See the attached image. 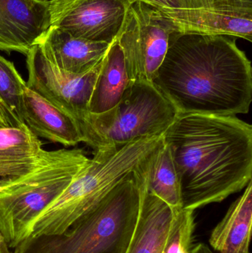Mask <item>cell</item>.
<instances>
[{
	"label": "cell",
	"mask_w": 252,
	"mask_h": 253,
	"mask_svg": "<svg viewBox=\"0 0 252 253\" xmlns=\"http://www.w3.org/2000/svg\"><path fill=\"white\" fill-rule=\"evenodd\" d=\"M137 0H50V25L76 38L113 42Z\"/></svg>",
	"instance_id": "cell-9"
},
{
	"label": "cell",
	"mask_w": 252,
	"mask_h": 253,
	"mask_svg": "<svg viewBox=\"0 0 252 253\" xmlns=\"http://www.w3.org/2000/svg\"><path fill=\"white\" fill-rule=\"evenodd\" d=\"M112 43L76 38L64 30L50 26L38 44L56 68L68 74L83 75L103 60Z\"/></svg>",
	"instance_id": "cell-12"
},
{
	"label": "cell",
	"mask_w": 252,
	"mask_h": 253,
	"mask_svg": "<svg viewBox=\"0 0 252 253\" xmlns=\"http://www.w3.org/2000/svg\"><path fill=\"white\" fill-rule=\"evenodd\" d=\"M191 253H213V252L207 245L200 243L195 245V246L192 247Z\"/></svg>",
	"instance_id": "cell-24"
},
{
	"label": "cell",
	"mask_w": 252,
	"mask_h": 253,
	"mask_svg": "<svg viewBox=\"0 0 252 253\" xmlns=\"http://www.w3.org/2000/svg\"><path fill=\"white\" fill-rule=\"evenodd\" d=\"M158 9L173 32L227 36L252 42V6Z\"/></svg>",
	"instance_id": "cell-10"
},
{
	"label": "cell",
	"mask_w": 252,
	"mask_h": 253,
	"mask_svg": "<svg viewBox=\"0 0 252 253\" xmlns=\"http://www.w3.org/2000/svg\"><path fill=\"white\" fill-rule=\"evenodd\" d=\"M207 7L216 6H252V0H203Z\"/></svg>",
	"instance_id": "cell-21"
},
{
	"label": "cell",
	"mask_w": 252,
	"mask_h": 253,
	"mask_svg": "<svg viewBox=\"0 0 252 253\" xmlns=\"http://www.w3.org/2000/svg\"><path fill=\"white\" fill-rule=\"evenodd\" d=\"M39 1H50V0H39Z\"/></svg>",
	"instance_id": "cell-26"
},
{
	"label": "cell",
	"mask_w": 252,
	"mask_h": 253,
	"mask_svg": "<svg viewBox=\"0 0 252 253\" xmlns=\"http://www.w3.org/2000/svg\"><path fill=\"white\" fill-rule=\"evenodd\" d=\"M47 152L26 126H0V190L31 173Z\"/></svg>",
	"instance_id": "cell-13"
},
{
	"label": "cell",
	"mask_w": 252,
	"mask_h": 253,
	"mask_svg": "<svg viewBox=\"0 0 252 253\" xmlns=\"http://www.w3.org/2000/svg\"><path fill=\"white\" fill-rule=\"evenodd\" d=\"M102 61L87 74L74 75L52 65L36 44L26 55L27 87L78 123L89 113V102Z\"/></svg>",
	"instance_id": "cell-8"
},
{
	"label": "cell",
	"mask_w": 252,
	"mask_h": 253,
	"mask_svg": "<svg viewBox=\"0 0 252 253\" xmlns=\"http://www.w3.org/2000/svg\"><path fill=\"white\" fill-rule=\"evenodd\" d=\"M194 211L175 210L174 218L162 253H191L195 229Z\"/></svg>",
	"instance_id": "cell-20"
},
{
	"label": "cell",
	"mask_w": 252,
	"mask_h": 253,
	"mask_svg": "<svg viewBox=\"0 0 252 253\" xmlns=\"http://www.w3.org/2000/svg\"><path fill=\"white\" fill-rule=\"evenodd\" d=\"M147 163L61 234L29 237L13 253H125L137 223Z\"/></svg>",
	"instance_id": "cell-3"
},
{
	"label": "cell",
	"mask_w": 252,
	"mask_h": 253,
	"mask_svg": "<svg viewBox=\"0 0 252 253\" xmlns=\"http://www.w3.org/2000/svg\"><path fill=\"white\" fill-rule=\"evenodd\" d=\"M13 117L0 103V126H20Z\"/></svg>",
	"instance_id": "cell-22"
},
{
	"label": "cell",
	"mask_w": 252,
	"mask_h": 253,
	"mask_svg": "<svg viewBox=\"0 0 252 253\" xmlns=\"http://www.w3.org/2000/svg\"><path fill=\"white\" fill-rule=\"evenodd\" d=\"M50 26L49 1L0 0V50L26 56Z\"/></svg>",
	"instance_id": "cell-11"
},
{
	"label": "cell",
	"mask_w": 252,
	"mask_h": 253,
	"mask_svg": "<svg viewBox=\"0 0 252 253\" xmlns=\"http://www.w3.org/2000/svg\"><path fill=\"white\" fill-rule=\"evenodd\" d=\"M173 33L156 7L140 1L130 5L117 37L130 83H152Z\"/></svg>",
	"instance_id": "cell-7"
},
{
	"label": "cell",
	"mask_w": 252,
	"mask_h": 253,
	"mask_svg": "<svg viewBox=\"0 0 252 253\" xmlns=\"http://www.w3.org/2000/svg\"><path fill=\"white\" fill-rule=\"evenodd\" d=\"M179 116L152 83H130L118 105L78 122L82 142L95 151L119 148L145 137L162 136Z\"/></svg>",
	"instance_id": "cell-6"
},
{
	"label": "cell",
	"mask_w": 252,
	"mask_h": 253,
	"mask_svg": "<svg viewBox=\"0 0 252 253\" xmlns=\"http://www.w3.org/2000/svg\"><path fill=\"white\" fill-rule=\"evenodd\" d=\"M26 82L22 79L13 62L0 55V103L21 126L22 96Z\"/></svg>",
	"instance_id": "cell-19"
},
{
	"label": "cell",
	"mask_w": 252,
	"mask_h": 253,
	"mask_svg": "<svg viewBox=\"0 0 252 253\" xmlns=\"http://www.w3.org/2000/svg\"><path fill=\"white\" fill-rule=\"evenodd\" d=\"M89 161L81 149L47 151L31 173L0 190V233L10 250L30 237L35 220Z\"/></svg>",
	"instance_id": "cell-5"
},
{
	"label": "cell",
	"mask_w": 252,
	"mask_h": 253,
	"mask_svg": "<svg viewBox=\"0 0 252 253\" xmlns=\"http://www.w3.org/2000/svg\"><path fill=\"white\" fill-rule=\"evenodd\" d=\"M22 120L36 136L65 147L82 142L76 120L37 93L25 87L22 96Z\"/></svg>",
	"instance_id": "cell-14"
},
{
	"label": "cell",
	"mask_w": 252,
	"mask_h": 253,
	"mask_svg": "<svg viewBox=\"0 0 252 253\" xmlns=\"http://www.w3.org/2000/svg\"><path fill=\"white\" fill-rule=\"evenodd\" d=\"M162 137L183 209L221 202L252 181V126L236 116L179 115Z\"/></svg>",
	"instance_id": "cell-2"
},
{
	"label": "cell",
	"mask_w": 252,
	"mask_h": 253,
	"mask_svg": "<svg viewBox=\"0 0 252 253\" xmlns=\"http://www.w3.org/2000/svg\"><path fill=\"white\" fill-rule=\"evenodd\" d=\"M130 84L124 55L116 38L102 61L89 102V113L103 114L116 106Z\"/></svg>",
	"instance_id": "cell-17"
},
{
	"label": "cell",
	"mask_w": 252,
	"mask_h": 253,
	"mask_svg": "<svg viewBox=\"0 0 252 253\" xmlns=\"http://www.w3.org/2000/svg\"><path fill=\"white\" fill-rule=\"evenodd\" d=\"M252 226V181L232 203L223 219L213 229L210 242L219 253H250Z\"/></svg>",
	"instance_id": "cell-16"
},
{
	"label": "cell",
	"mask_w": 252,
	"mask_h": 253,
	"mask_svg": "<svg viewBox=\"0 0 252 253\" xmlns=\"http://www.w3.org/2000/svg\"><path fill=\"white\" fill-rule=\"evenodd\" d=\"M146 189L173 209L182 208L179 178L170 149L164 141L148 162Z\"/></svg>",
	"instance_id": "cell-18"
},
{
	"label": "cell",
	"mask_w": 252,
	"mask_h": 253,
	"mask_svg": "<svg viewBox=\"0 0 252 253\" xmlns=\"http://www.w3.org/2000/svg\"><path fill=\"white\" fill-rule=\"evenodd\" d=\"M175 210L146 191L145 178L137 223L125 253H162Z\"/></svg>",
	"instance_id": "cell-15"
},
{
	"label": "cell",
	"mask_w": 252,
	"mask_h": 253,
	"mask_svg": "<svg viewBox=\"0 0 252 253\" xmlns=\"http://www.w3.org/2000/svg\"><path fill=\"white\" fill-rule=\"evenodd\" d=\"M0 253H13V251H12L7 246L1 233H0Z\"/></svg>",
	"instance_id": "cell-25"
},
{
	"label": "cell",
	"mask_w": 252,
	"mask_h": 253,
	"mask_svg": "<svg viewBox=\"0 0 252 253\" xmlns=\"http://www.w3.org/2000/svg\"><path fill=\"white\" fill-rule=\"evenodd\" d=\"M137 1H143L146 4L156 7V8H160V7L170 8V7H171L168 0H137Z\"/></svg>",
	"instance_id": "cell-23"
},
{
	"label": "cell",
	"mask_w": 252,
	"mask_h": 253,
	"mask_svg": "<svg viewBox=\"0 0 252 253\" xmlns=\"http://www.w3.org/2000/svg\"><path fill=\"white\" fill-rule=\"evenodd\" d=\"M162 136L145 137L119 148L95 151L62 195L35 220L30 237L66 231L120 181L144 165L162 144Z\"/></svg>",
	"instance_id": "cell-4"
},
{
	"label": "cell",
	"mask_w": 252,
	"mask_h": 253,
	"mask_svg": "<svg viewBox=\"0 0 252 253\" xmlns=\"http://www.w3.org/2000/svg\"><path fill=\"white\" fill-rule=\"evenodd\" d=\"M152 84L179 115L248 114L251 62L230 37L173 32Z\"/></svg>",
	"instance_id": "cell-1"
}]
</instances>
